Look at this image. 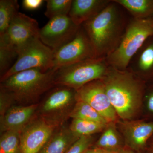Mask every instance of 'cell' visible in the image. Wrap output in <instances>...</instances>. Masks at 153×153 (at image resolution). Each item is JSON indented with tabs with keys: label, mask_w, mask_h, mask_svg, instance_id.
Segmentation results:
<instances>
[{
	"label": "cell",
	"mask_w": 153,
	"mask_h": 153,
	"mask_svg": "<svg viewBox=\"0 0 153 153\" xmlns=\"http://www.w3.org/2000/svg\"><path fill=\"white\" fill-rule=\"evenodd\" d=\"M117 5L112 1L82 25L97 58L106 57L114 51L124 33L123 18Z\"/></svg>",
	"instance_id": "cell-1"
},
{
	"label": "cell",
	"mask_w": 153,
	"mask_h": 153,
	"mask_svg": "<svg viewBox=\"0 0 153 153\" xmlns=\"http://www.w3.org/2000/svg\"><path fill=\"white\" fill-rule=\"evenodd\" d=\"M107 94L117 116L124 120L136 114L141 104L143 87L131 72L110 67L103 79Z\"/></svg>",
	"instance_id": "cell-2"
},
{
	"label": "cell",
	"mask_w": 153,
	"mask_h": 153,
	"mask_svg": "<svg viewBox=\"0 0 153 153\" xmlns=\"http://www.w3.org/2000/svg\"><path fill=\"white\" fill-rule=\"evenodd\" d=\"M153 36V18H134L126 27L117 47L105 57L108 65L118 70H126L132 58Z\"/></svg>",
	"instance_id": "cell-3"
},
{
	"label": "cell",
	"mask_w": 153,
	"mask_h": 153,
	"mask_svg": "<svg viewBox=\"0 0 153 153\" xmlns=\"http://www.w3.org/2000/svg\"><path fill=\"white\" fill-rule=\"evenodd\" d=\"M54 85V70L44 72L32 69L10 76L2 82L1 88L11 92L14 99L26 100L37 98Z\"/></svg>",
	"instance_id": "cell-4"
},
{
	"label": "cell",
	"mask_w": 153,
	"mask_h": 153,
	"mask_svg": "<svg viewBox=\"0 0 153 153\" xmlns=\"http://www.w3.org/2000/svg\"><path fill=\"white\" fill-rule=\"evenodd\" d=\"M108 68L105 57L84 60L55 71V84L76 91L89 82L103 79Z\"/></svg>",
	"instance_id": "cell-5"
},
{
	"label": "cell",
	"mask_w": 153,
	"mask_h": 153,
	"mask_svg": "<svg viewBox=\"0 0 153 153\" xmlns=\"http://www.w3.org/2000/svg\"><path fill=\"white\" fill-rule=\"evenodd\" d=\"M54 55V51L45 45L39 38H35L19 51L16 62L1 76V81L14 74L30 69H38L44 72L52 70Z\"/></svg>",
	"instance_id": "cell-6"
},
{
	"label": "cell",
	"mask_w": 153,
	"mask_h": 153,
	"mask_svg": "<svg viewBox=\"0 0 153 153\" xmlns=\"http://www.w3.org/2000/svg\"><path fill=\"white\" fill-rule=\"evenodd\" d=\"M97 58L85 30L81 26L76 36L67 44L54 51L53 70Z\"/></svg>",
	"instance_id": "cell-7"
},
{
	"label": "cell",
	"mask_w": 153,
	"mask_h": 153,
	"mask_svg": "<svg viewBox=\"0 0 153 153\" xmlns=\"http://www.w3.org/2000/svg\"><path fill=\"white\" fill-rule=\"evenodd\" d=\"M40 30L36 19L19 12L5 34L0 36V46L10 48L18 55L19 51L29 42L39 38Z\"/></svg>",
	"instance_id": "cell-8"
},
{
	"label": "cell",
	"mask_w": 153,
	"mask_h": 153,
	"mask_svg": "<svg viewBox=\"0 0 153 153\" xmlns=\"http://www.w3.org/2000/svg\"><path fill=\"white\" fill-rule=\"evenodd\" d=\"M81 26L75 25L68 16L53 18L40 29L39 39L54 52L71 41Z\"/></svg>",
	"instance_id": "cell-9"
},
{
	"label": "cell",
	"mask_w": 153,
	"mask_h": 153,
	"mask_svg": "<svg viewBox=\"0 0 153 153\" xmlns=\"http://www.w3.org/2000/svg\"><path fill=\"white\" fill-rule=\"evenodd\" d=\"M75 98L77 101L89 104L108 123L116 120L117 114L110 101L101 79L89 82L77 89Z\"/></svg>",
	"instance_id": "cell-10"
},
{
	"label": "cell",
	"mask_w": 153,
	"mask_h": 153,
	"mask_svg": "<svg viewBox=\"0 0 153 153\" xmlns=\"http://www.w3.org/2000/svg\"><path fill=\"white\" fill-rule=\"evenodd\" d=\"M53 129L43 120L27 126L20 133V153H39L52 137Z\"/></svg>",
	"instance_id": "cell-11"
},
{
	"label": "cell",
	"mask_w": 153,
	"mask_h": 153,
	"mask_svg": "<svg viewBox=\"0 0 153 153\" xmlns=\"http://www.w3.org/2000/svg\"><path fill=\"white\" fill-rule=\"evenodd\" d=\"M110 2L107 0H74L68 16L75 25L82 26Z\"/></svg>",
	"instance_id": "cell-12"
},
{
	"label": "cell",
	"mask_w": 153,
	"mask_h": 153,
	"mask_svg": "<svg viewBox=\"0 0 153 153\" xmlns=\"http://www.w3.org/2000/svg\"><path fill=\"white\" fill-rule=\"evenodd\" d=\"M37 106L36 105H32L26 106L12 107L1 120V128L6 131H21L34 114Z\"/></svg>",
	"instance_id": "cell-13"
},
{
	"label": "cell",
	"mask_w": 153,
	"mask_h": 153,
	"mask_svg": "<svg viewBox=\"0 0 153 153\" xmlns=\"http://www.w3.org/2000/svg\"><path fill=\"white\" fill-rule=\"evenodd\" d=\"M52 91L47 97L43 105V110L45 112H52L63 109L75 97L74 89L62 86ZM76 91V90H75Z\"/></svg>",
	"instance_id": "cell-14"
},
{
	"label": "cell",
	"mask_w": 153,
	"mask_h": 153,
	"mask_svg": "<svg viewBox=\"0 0 153 153\" xmlns=\"http://www.w3.org/2000/svg\"><path fill=\"white\" fill-rule=\"evenodd\" d=\"M78 137L70 130L63 129L51 137L40 153H65Z\"/></svg>",
	"instance_id": "cell-15"
},
{
	"label": "cell",
	"mask_w": 153,
	"mask_h": 153,
	"mask_svg": "<svg viewBox=\"0 0 153 153\" xmlns=\"http://www.w3.org/2000/svg\"><path fill=\"white\" fill-rule=\"evenodd\" d=\"M126 134L132 146L137 148L142 147L153 134V122L130 124Z\"/></svg>",
	"instance_id": "cell-16"
},
{
	"label": "cell",
	"mask_w": 153,
	"mask_h": 153,
	"mask_svg": "<svg viewBox=\"0 0 153 153\" xmlns=\"http://www.w3.org/2000/svg\"><path fill=\"white\" fill-rule=\"evenodd\" d=\"M117 4L125 8L134 19L153 18V0H114Z\"/></svg>",
	"instance_id": "cell-17"
},
{
	"label": "cell",
	"mask_w": 153,
	"mask_h": 153,
	"mask_svg": "<svg viewBox=\"0 0 153 153\" xmlns=\"http://www.w3.org/2000/svg\"><path fill=\"white\" fill-rule=\"evenodd\" d=\"M17 0L0 1V36L5 34L11 22L19 13Z\"/></svg>",
	"instance_id": "cell-18"
},
{
	"label": "cell",
	"mask_w": 153,
	"mask_h": 153,
	"mask_svg": "<svg viewBox=\"0 0 153 153\" xmlns=\"http://www.w3.org/2000/svg\"><path fill=\"white\" fill-rule=\"evenodd\" d=\"M107 126V125L91 121L73 119L69 130L74 136L79 138L85 136H91L101 131Z\"/></svg>",
	"instance_id": "cell-19"
},
{
	"label": "cell",
	"mask_w": 153,
	"mask_h": 153,
	"mask_svg": "<svg viewBox=\"0 0 153 153\" xmlns=\"http://www.w3.org/2000/svg\"><path fill=\"white\" fill-rule=\"evenodd\" d=\"M69 116L73 119H79L108 125V123L91 105L84 102L77 101Z\"/></svg>",
	"instance_id": "cell-20"
},
{
	"label": "cell",
	"mask_w": 153,
	"mask_h": 153,
	"mask_svg": "<svg viewBox=\"0 0 153 153\" xmlns=\"http://www.w3.org/2000/svg\"><path fill=\"white\" fill-rule=\"evenodd\" d=\"M72 0H47L45 16L50 19L56 17L68 16Z\"/></svg>",
	"instance_id": "cell-21"
},
{
	"label": "cell",
	"mask_w": 153,
	"mask_h": 153,
	"mask_svg": "<svg viewBox=\"0 0 153 153\" xmlns=\"http://www.w3.org/2000/svg\"><path fill=\"white\" fill-rule=\"evenodd\" d=\"M150 38L143 46L137 63V67L143 73L153 72V38L149 40Z\"/></svg>",
	"instance_id": "cell-22"
},
{
	"label": "cell",
	"mask_w": 153,
	"mask_h": 153,
	"mask_svg": "<svg viewBox=\"0 0 153 153\" xmlns=\"http://www.w3.org/2000/svg\"><path fill=\"white\" fill-rule=\"evenodd\" d=\"M20 131H6L1 137L0 153H19L20 152Z\"/></svg>",
	"instance_id": "cell-23"
},
{
	"label": "cell",
	"mask_w": 153,
	"mask_h": 153,
	"mask_svg": "<svg viewBox=\"0 0 153 153\" xmlns=\"http://www.w3.org/2000/svg\"><path fill=\"white\" fill-rule=\"evenodd\" d=\"M18 54L13 50L4 46H0V71L2 76L10 69L16 62Z\"/></svg>",
	"instance_id": "cell-24"
},
{
	"label": "cell",
	"mask_w": 153,
	"mask_h": 153,
	"mask_svg": "<svg viewBox=\"0 0 153 153\" xmlns=\"http://www.w3.org/2000/svg\"><path fill=\"white\" fill-rule=\"evenodd\" d=\"M119 143L116 133L112 128L110 127L105 131L97 143L98 148L108 150L117 148Z\"/></svg>",
	"instance_id": "cell-25"
},
{
	"label": "cell",
	"mask_w": 153,
	"mask_h": 153,
	"mask_svg": "<svg viewBox=\"0 0 153 153\" xmlns=\"http://www.w3.org/2000/svg\"><path fill=\"white\" fill-rule=\"evenodd\" d=\"M93 141L91 136L79 137L65 153H84L87 151Z\"/></svg>",
	"instance_id": "cell-26"
},
{
	"label": "cell",
	"mask_w": 153,
	"mask_h": 153,
	"mask_svg": "<svg viewBox=\"0 0 153 153\" xmlns=\"http://www.w3.org/2000/svg\"><path fill=\"white\" fill-rule=\"evenodd\" d=\"M45 1L43 0H23L22 6L28 10H35L39 9Z\"/></svg>",
	"instance_id": "cell-27"
},
{
	"label": "cell",
	"mask_w": 153,
	"mask_h": 153,
	"mask_svg": "<svg viewBox=\"0 0 153 153\" xmlns=\"http://www.w3.org/2000/svg\"><path fill=\"white\" fill-rule=\"evenodd\" d=\"M117 151H111L97 148L94 149L86 151L84 153H115Z\"/></svg>",
	"instance_id": "cell-28"
},
{
	"label": "cell",
	"mask_w": 153,
	"mask_h": 153,
	"mask_svg": "<svg viewBox=\"0 0 153 153\" xmlns=\"http://www.w3.org/2000/svg\"><path fill=\"white\" fill-rule=\"evenodd\" d=\"M147 106L149 110L153 112V92H151L147 97Z\"/></svg>",
	"instance_id": "cell-29"
},
{
	"label": "cell",
	"mask_w": 153,
	"mask_h": 153,
	"mask_svg": "<svg viewBox=\"0 0 153 153\" xmlns=\"http://www.w3.org/2000/svg\"><path fill=\"white\" fill-rule=\"evenodd\" d=\"M115 153H131L130 152H129L127 151L120 150V151H117Z\"/></svg>",
	"instance_id": "cell-30"
},
{
	"label": "cell",
	"mask_w": 153,
	"mask_h": 153,
	"mask_svg": "<svg viewBox=\"0 0 153 153\" xmlns=\"http://www.w3.org/2000/svg\"><path fill=\"white\" fill-rule=\"evenodd\" d=\"M151 153H153V149H152V151H151Z\"/></svg>",
	"instance_id": "cell-31"
}]
</instances>
